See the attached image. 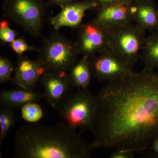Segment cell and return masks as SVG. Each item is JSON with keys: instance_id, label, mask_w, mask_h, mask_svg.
Listing matches in <instances>:
<instances>
[{"instance_id": "12", "label": "cell", "mask_w": 158, "mask_h": 158, "mask_svg": "<svg viewBox=\"0 0 158 158\" xmlns=\"http://www.w3.org/2000/svg\"><path fill=\"white\" fill-rule=\"evenodd\" d=\"M46 73L45 68L38 59L21 56L15 69L13 82L23 89L32 90Z\"/></svg>"}, {"instance_id": "8", "label": "cell", "mask_w": 158, "mask_h": 158, "mask_svg": "<svg viewBox=\"0 0 158 158\" xmlns=\"http://www.w3.org/2000/svg\"><path fill=\"white\" fill-rule=\"evenodd\" d=\"M90 62L92 76L99 82L108 81L134 71L109 49L90 58Z\"/></svg>"}, {"instance_id": "23", "label": "cell", "mask_w": 158, "mask_h": 158, "mask_svg": "<svg viewBox=\"0 0 158 158\" xmlns=\"http://www.w3.org/2000/svg\"><path fill=\"white\" fill-rule=\"evenodd\" d=\"M92 1L96 3L98 7L111 5V4H116V3H134L131 0H92Z\"/></svg>"}, {"instance_id": "2", "label": "cell", "mask_w": 158, "mask_h": 158, "mask_svg": "<svg viewBox=\"0 0 158 158\" xmlns=\"http://www.w3.org/2000/svg\"><path fill=\"white\" fill-rule=\"evenodd\" d=\"M82 132L59 123L54 126L34 123L19 129L15 139V157L88 158L93 150Z\"/></svg>"}, {"instance_id": "3", "label": "cell", "mask_w": 158, "mask_h": 158, "mask_svg": "<svg viewBox=\"0 0 158 158\" xmlns=\"http://www.w3.org/2000/svg\"><path fill=\"white\" fill-rule=\"evenodd\" d=\"M96 97L87 88H77L67 95L58 108L59 114L68 126L75 130L91 131L96 109Z\"/></svg>"}, {"instance_id": "26", "label": "cell", "mask_w": 158, "mask_h": 158, "mask_svg": "<svg viewBox=\"0 0 158 158\" xmlns=\"http://www.w3.org/2000/svg\"><path fill=\"white\" fill-rule=\"evenodd\" d=\"M131 1L132 2H136L137 0H131Z\"/></svg>"}, {"instance_id": "5", "label": "cell", "mask_w": 158, "mask_h": 158, "mask_svg": "<svg viewBox=\"0 0 158 158\" xmlns=\"http://www.w3.org/2000/svg\"><path fill=\"white\" fill-rule=\"evenodd\" d=\"M2 15L34 37H41L46 4L42 0H3Z\"/></svg>"}, {"instance_id": "15", "label": "cell", "mask_w": 158, "mask_h": 158, "mask_svg": "<svg viewBox=\"0 0 158 158\" xmlns=\"http://www.w3.org/2000/svg\"><path fill=\"white\" fill-rule=\"evenodd\" d=\"M68 76L71 85L77 88H87L90 85L92 76L90 59L83 56L77 61L68 71Z\"/></svg>"}, {"instance_id": "25", "label": "cell", "mask_w": 158, "mask_h": 158, "mask_svg": "<svg viewBox=\"0 0 158 158\" xmlns=\"http://www.w3.org/2000/svg\"><path fill=\"white\" fill-rule=\"evenodd\" d=\"M149 148L152 149L156 155L158 156V138L154 141Z\"/></svg>"}, {"instance_id": "19", "label": "cell", "mask_w": 158, "mask_h": 158, "mask_svg": "<svg viewBox=\"0 0 158 158\" xmlns=\"http://www.w3.org/2000/svg\"><path fill=\"white\" fill-rule=\"evenodd\" d=\"M18 33L9 27L7 19H3L0 22V39L2 43H11L16 39Z\"/></svg>"}, {"instance_id": "9", "label": "cell", "mask_w": 158, "mask_h": 158, "mask_svg": "<svg viewBox=\"0 0 158 158\" xmlns=\"http://www.w3.org/2000/svg\"><path fill=\"white\" fill-rule=\"evenodd\" d=\"M61 11L50 19L51 24L56 31L63 27L78 28L88 10L96 9L97 5L92 0L78 1L61 6Z\"/></svg>"}, {"instance_id": "24", "label": "cell", "mask_w": 158, "mask_h": 158, "mask_svg": "<svg viewBox=\"0 0 158 158\" xmlns=\"http://www.w3.org/2000/svg\"><path fill=\"white\" fill-rule=\"evenodd\" d=\"M78 1L79 0H47L45 4L47 6H57L61 7Z\"/></svg>"}, {"instance_id": "7", "label": "cell", "mask_w": 158, "mask_h": 158, "mask_svg": "<svg viewBox=\"0 0 158 158\" xmlns=\"http://www.w3.org/2000/svg\"><path fill=\"white\" fill-rule=\"evenodd\" d=\"M109 30L94 20L78 27L76 43L79 53L89 59L109 49Z\"/></svg>"}, {"instance_id": "13", "label": "cell", "mask_w": 158, "mask_h": 158, "mask_svg": "<svg viewBox=\"0 0 158 158\" xmlns=\"http://www.w3.org/2000/svg\"><path fill=\"white\" fill-rule=\"evenodd\" d=\"M132 21L144 31L158 30V13L151 0H137L132 6Z\"/></svg>"}, {"instance_id": "14", "label": "cell", "mask_w": 158, "mask_h": 158, "mask_svg": "<svg viewBox=\"0 0 158 158\" xmlns=\"http://www.w3.org/2000/svg\"><path fill=\"white\" fill-rule=\"evenodd\" d=\"M42 98L43 94L31 90H7L1 93L0 102L1 104L6 107H21L28 103L38 101Z\"/></svg>"}, {"instance_id": "16", "label": "cell", "mask_w": 158, "mask_h": 158, "mask_svg": "<svg viewBox=\"0 0 158 158\" xmlns=\"http://www.w3.org/2000/svg\"><path fill=\"white\" fill-rule=\"evenodd\" d=\"M140 59L144 67L158 68V30L145 38Z\"/></svg>"}, {"instance_id": "22", "label": "cell", "mask_w": 158, "mask_h": 158, "mask_svg": "<svg viewBox=\"0 0 158 158\" xmlns=\"http://www.w3.org/2000/svg\"><path fill=\"white\" fill-rule=\"evenodd\" d=\"M134 153V152L128 149H115L110 156V158H133L135 157Z\"/></svg>"}, {"instance_id": "10", "label": "cell", "mask_w": 158, "mask_h": 158, "mask_svg": "<svg viewBox=\"0 0 158 158\" xmlns=\"http://www.w3.org/2000/svg\"><path fill=\"white\" fill-rule=\"evenodd\" d=\"M41 82L44 89V98L58 110L71 86L68 74L66 72H47L41 78Z\"/></svg>"}, {"instance_id": "20", "label": "cell", "mask_w": 158, "mask_h": 158, "mask_svg": "<svg viewBox=\"0 0 158 158\" xmlns=\"http://www.w3.org/2000/svg\"><path fill=\"white\" fill-rule=\"evenodd\" d=\"M10 46L18 57L23 56V54L26 52L30 51H36L39 52L40 49L34 46L30 45L26 42L25 40L23 37L15 39L10 43Z\"/></svg>"}, {"instance_id": "6", "label": "cell", "mask_w": 158, "mask_h": 158, "mask_svg": "<svg viewBox=\"0 0 158 158\" xmlns=\"http://www.w3.org/2000/svg\"><path fill=\"white\" fill-rule=\"evenodd\" d=\"M109 31V49L132 68L141 56L145 31L130 23Z\"/></svg>"}, {"instance_id": "18", "label": "cell", "mask_w": 158, "mask_h": 158, "mask_svg": "<svg viewBox=\"0 0 158 158\" xmlns=\"http://www.w3.org/2000/svg\"><path fill=\"white\" fill-rule=\"evenodd\" d=\"M23 119L31 123H36L42 118L44 112L42 108L35 102L23 105L21 108Z\"/></svg>"}, {"instance_id": "21", "label": "cell", "mask_w": 158, "mask_h": 158, "mask_svg": "<svg viewBox=\"0 0 158 158\" xmlns=\"http://www.w3.org/2000/svg\"><path fill=\"white\" fill-rule=\"evenodd\" d=\"M13 65L11 60L6 57H0V82L5 83L11 78Z\"/></svg>"}, {"instance_id": "17", "label": "cell", "mask_w": 158, "mask_h": 158, "mask_svg": "<svg viewBox=\"0 0 158 158\" xmlns=\"http://www.w3.org/2000/svg\"><path fill=\"white\" fill-rule=\"evenodd\" d=\"M16 117L12 111L6 107L0 109V146L3 139L16 121Z\"/></svg>"}, {"instance_id": "27", "label": "cell", "mask_w": 158, "mask_h": 158, "mask_svg": "<svg viewBox=\"0 0 158 158\" xmlns=\"http://www.w3.org/2000/svg\"><path fill=\"white\" fill-rule=\"evenodd\" d=\"M157 10H158V8L157 9Z\"/></svg>"}, {"instance_id": "11", "label": "cell", "mask_w": 158, "mask_h": 158, "mask_svg": "<svg viewBox=\"0 0 158 158\" xmlns=\"http://www.w3.org/2000/svg\"><path fill=\"white\" fill-rule=\"evenodd\" d=\"M133 4L120 3L100 6L96 9L94 20L108 30L129 23L132 21Z\"/></svg>"}, {"instance_id": "1", "label": "cell", "mask_w": 158, "mask_h": 158, "mask_svg": "<svg viewBox=\"0 0 158 158\" xmlns=\"http://www.w3.org/2000/svg\"><path fill=\"white\" fill-rule=\"evenodd\" d=\"M96 101L94 149L141 153L158 138V73L154 69L108 81Z\"/></svg>"}, {"instance_id": "4", "label": "cell", "mask_w": 158, "mask_h": 158, "mask_svg": "<svg viewBox=\"0 0 158 158\" xmlns=\"http://www.w3.org/2000/svg\"><path fill=\"white\" fill-rule=\"evenodd\" d=\"M38 59L47 72H67L79 54L76 43L58 33L44 40Z\"/></svg>"}]
</instances>
